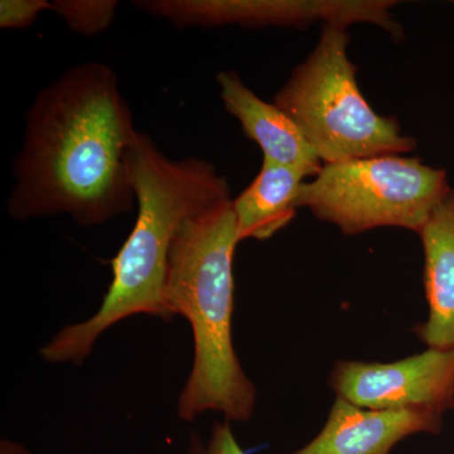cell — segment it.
<instances>
[{
    "instance_id": "cell-13",
    "label": "cell",
    "mask_w": 454,
    "mask_h": 454,
    "mask_svg": "<svg viewBox=\"0 0 454 454\" xmlns=\"http://www.w3.org/2000/svg\"><path fill=\"white\" fill-rule=\"evenodd\" d=\"M190 454H247L239 446L229 420L225 423H215L207 446L193 437L191 441Z\"/></svg>"
},
{
    "instance_id": "cell-7",
    "label": "cell",
    "mask_w": 454,
    "mask_h": 454,
    "mask_svg": "<svg viewBox=\"0 0 454 454\" xmlns=\"http://www.w3.org/2000/svg\"><path fill=\"white\" fill-rule=\"evenodd\" d=\"M443 415L432 411H373L337 397L318 435L292 454H390L409 435L441 433Z\"/></svg>"
},
{
    "instance_id": "cell-5",
    "label": "cell",
    "mask_w": 454,
    "mask_h": 454,
    "mask_svg": "<svg viewBox=\"0 0 454 454\" xmlns=\"http://www.w3.org/2000/svg\"><path fill=\"white\" fill-rule=\"evenodd\" d=\"M453 188L443 168L402 154L361 158L322 166L301 184L298 208L356 235L378 227L419 232Z\"/></svg>"
},
{
    "instance_id": "cell-14",
    "label": "cell",
    "mask_w": 454,
    "mask_h": 454,
    "mask_svg": "<svg viewBox=\"0 0 454 454\" xmlns=\"http://www.w3.org/2000/svg\"><path fill=\"white\" fill-rule=\"evenodd\" d=\"M0 454H31L25 447L20 446L16 442L8 441V439H3L0 443Z\"/></svg>"
},
{
    "instance_id": "cell-2",
    "label": "cell",
    "mask_w": 454,
    "mask_h": 454,
    "mask_svg": "<svg viewBox=\"0 0 454 454\" xmlns=\"http://www.w3.org/2000/svg\"><path fill=\"white\" fill-rule=\"evenodd\" d=\"M129 168L138 216L118 255L100 309L67 325L41 349L47 363L80 365L101 333L136 315L173 318L166 300L170 247L190 217L231 200L227 179L201 158L172 160L151 137L138 133Z\"/></svg>"
},
{
    "instance_id": "cell-11",
    "label": "cell",
    "mask_w": 454,
    "mask_h": 454,
    "mask_svg": "<svg viewBox=\"0 0 454 454\" xmlns=\"http://www.w3.org/2000/svg\"><path fill=\"white\" fill-rule=\"evenodd\" d=\"M118 7L116 0H53L51 11L74 32L91 37L113 25Z\"/></svg>"
},
{
    "instance_id": "cell-8",
    "label": "cell",
    "mask_w": 454,
    "mask_h": 454,
    "mask_svg": "<svg viewBox=\"0 0 454 454\" xmlns=\"http://www.w3.org/2000/svg\"><path fill=\"white\" fill-rule=\"evenodd\" d=\"M216 80L223 106L262 148L264 160L300 169L309 177L318 175L324 163L288 114L262 100L232 71L217 74Z\"/></svg>"
},
{
    "instance_id": "cell-3",
    "label": "cell",
    "mask_w": 454,
    "mask_h": 454,
    "mask_svg": "<svg viewBox=\"0 0 454 454\" xmlns=\"http://www.w3.org/2000/svg\"><path fill=\"white\" fill-rule=\"evenodd\" d=\"M240 243L232 199L190 217L170 247L166 300L173 316L192 327V372L179 395L177 413L192 422L205 411L247 422L256 390L232 346L235 249Z\"/></svg>"
},
{
    "instance_id": "cell-9",
    "label": "cell",
    "mask_w": 454,
    "mask_h": 454,
    "mask_svg": "<svg viewBox=\"0 0 454 454\" xmlns=\"http://www.w3.org/2000/svg\"><path fill=\"white\" fill-rule=\"evenodd\" d=\"M426 256L429 315L415 328L428 348L454 349V190L418 232Z\"/></svg>"
},
{
    "instance_id": "cell-6",
    "label": "cell",
    "mask_w": 454,
    "mask_h": 454,
    "mask_svg": "<svg viewBox=\"0 0 454 454\" xmlns=\"http://www.w3.org/2000/svg\"><path fill=\"white\" fill-rule=\"evenodd\" d=\"M337 397L373 411H454V349L428 348L395 363L339 361L330 376Z\"/></svg>"
},
{
    "instance_id": "cell-12",
    "label": "cell",
    "mask_w": 454,
    "mask_h": 454,
    "mask_svg": "<svg viewBox=\"0 0 454 454\" xmlns=\"http://www.w3.org/2000/svg\"><path fill=\"white\" fill-rule=\"evenodd\" d=\"M49 0H2L0 2V28L25 29L37 20L41 13L51 11Z\"/></svg>"
},
{
    "instance_id": "cell-10",
    "label": "cell",
    "mask_w": 454,
    "mask_h": 454,
    "mask_svg": "<svg viewBox=\"0 0 454 454\" xmlns=\"http://www.w3.org/2000/svg\"><path fill=\"white\" fill-rule=\"evenodd\" d=\"M307 177L300 169L262 160L258 176L232 200L239 240H267L288 225Z\"/></svg>"
},
{
    "instance_id": "cell-4",
    "label": "cell",
    "mask_w": 454,
    "mask_h": 454,
    "mask_svg": "<svg viewBox=\"0 0 454 454\" xmlns=\"http://www.w3.org/2000/svg\"><path fill=\"white\" fill-rule=\"evenodd\" d=\"M348 29L324 26L315 50L292 71L274 104L291 116L324 164L414 151L417 140L364 98L348 55Z\"/></svg>"
},
{
    "instance_id": "cell-1",
    "label": "cell",
    "mask_w": 454,
    "mask_h": 454,
    "mask_svg": "<svg viewBox=\"0 0 454 454\" xmlns=\"http://www.w3.org/2000/svg\"><path fill=\"white\" fill-rule=\"evenodd\" d=\"M138 133L112 67L68 68L27 113L9 215L25 221L66 214L88 229L127 214L136 203L129 154Z\"/></svg>"
}]
</instances>
